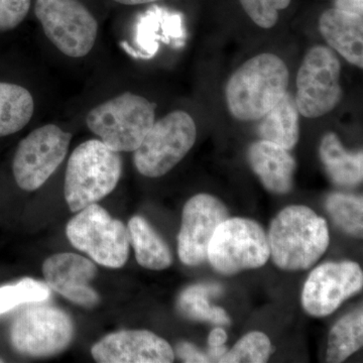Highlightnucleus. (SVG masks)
Here are the masks:
<instances>
[{"mask_svg": "<svg viewBox=\"0 0 363 363\" xmlns=\"http://www.w3.org/2000/svg\"><path fill=\"white\" fill-rule=\"evenodd\" d=\"M267 238L272 259L279 269H308L328 248V224L309 207L293 205L274 217Z\"/></svg>", "mask_w": 363, "mask_h": 363, "instance_id": "obj_1", "label": "nucleus"}, {"mask_svg": "<svg viewBox=\"0 0 363 363\" xmlns=\"http://www.w3.org/2000/svg\"><path fill=\"white\" fill-rule=\"evenodd\" d=\"M288 85L285 62L269 52L257 55L242 64L229 79L227 106L240 121L262 119L286 94Z\"/></svg>", "mask_w": 363, "mask_h": 363, "instance_id": "obj_2", "label": "nucleus"}, {"mask_svg": "<svg viewBox=\"0 0 363 363\" xmlns=\"http://www.w3.org/2000/svg\"><path fill=\"white\" fill-rule=\"evenodd\" d=\"M121 172V155L101 140H90L79 145L69 159L64 185L71 211L79 212L111 194Z\"/></svg>", "mask_w": 363, "mask_h": 363, "instance_id": "obj_3", "label": "nucleus"}, {"mask_svg": "<svg viewBox=\"0 0 363 363\" xmlns=\"http://www.w3.org/2000/svg\"><path fill=\"white\" fill-rule=\"evenodd\" d=\"M155 104L130 92L94 107L86 117L88 128L114 152H135L156 121Z\"/></svg>", "mask_w": 363, "mask_h": 363, "instance_id": "obj_4", "label": "nucleus"}, {"mask_svg": "<svg viewBox=\"0 0 363 363\" xmlns=\"http://www.w3.org/2000/svg\"><path fill=\"white\" fill-rule=\"evenodd\" d=\"M67 238L74 247L109 269H121L130 255V234L123 222L95 204L80 210L68 222Z\"/></svg>", "mask_w": 363, "mask_h": 363, "instance_id": "obj_5", "label": "nucleus"}, {"mask_svg": "<svg viewBox=\"0 0 363 363\" xmlns=\"http://www.w3.org/2000/svg\"><path fill=\"white\" fill-rule=\"evenodd\" d=\"M271 257L269 238L257 221L227 218L217 227L208 245L207 259L226 276L259 269Z\"/></svg>", "mask_w": 363, "mask_h": 363, "instance_id": "obj_6", "label": "nucleus"}, {"mask_svg": "<svg viewBox=\"0 0 363 363\" xmlns=\"http://www.w3.org/2000/svg\"><path fill=\"white\" fill-rule=\"evenodd\" d=\"M197 138V128L187 112L176 111L155 121L133 162L143 176L159 178L169 173L190 152Z\"/></svg>", "mask_w": 363, "mask_h": 363, "instance_id": "obj_7", "label": "nucleus"}, {"mask_svg": "<svg viewBox=\"0 0 363 363\" xmlns=\"http://www.w3.org/2000/svg\"><path fill=\"white\" fill-rule=\"evenodd\" d=\"M74 334L75 326L68 313L54 306H30L14 320L11 340L21 354L50 357L67 350Z\"/></svg>", "mask_w": 363, "mask_h": 363, "instance_id": "obj_8", "label": "nucleus"}, {"mask_svg": "<svg viewBox=\"0 0 363 363\" xmlns=\"http://www.w3.org/2000/svg\"><path fill=\"white\" fill-rule=\"evenodd\" d=\"M340 75L341 63L331 48L315 45L309 50L298 72V113L317 118L333 111L342 99Z\"/></svg>", "mask_w": 363, "mask_h": 363, "instance_id": "obj_9", "label": "nucleus"}, {"mask_svg": "<svg viewBox=\"0 0 363 363\" xmlns=\"http://www.w3.org/2000/svg\"><path fill=\"white\" fill-rule=\"evenodd\" d=\"M35 13L48 39L66 56L82 58L94 47L97 21L79 0H37Z\"/></svg>", "mask_w": 363, "mask_h": 363, "instance_id": "obj_10", "label": "nucleus"}, {"mask_svg": "<svg viewBox=\"0 0 363 363\" xmlns=\"http://www.w3.org/2000/svg\"><path fill=\"white\" fill-rule=\"evenodd\" d=\"M71 140L70 133L55 124L37 128L23 138L13 164L18 187L30 192L42 187L65 160Z\"/></svg>", "mask_w": 363, "mask_h": 363, "instance_id": "obj_11", "label": "nucleus"}, {"mask_svg": "<svg viewBox=\"0 0 363 363\" xmlns=\"http://www.w3.org/2000/svg\"><path fill=\"white\" fill-rule=\"evenodd\" d=\"M362 286L363 274L357 262H326L308 277L302 292L303 307L312 316H328L362 291Z\"/></svg>", "mask_w": 363, "mask_h": 363, "instance_id": "obj_12", "label": "nucleus"}, {"mask_svg": "<svg viewBox=\"0 0 363 363\" xmlns=\"http://www.w3.org/2000/svg\"><path fill=\"white\" fill-rule=\"evenodd\" d=\"M227 218L228 210L214 196L199 194L191 198L184 207L178 236L181 262L187 266L203 264L215 230Z\"/></svg>", "mask_w": 363, "mask_h": 363, "instance_id": "obj_13", "label": "nucleus"}, {"mask_svg": "<svg viewBox=\"0 0 363 363\" xmlns=\"http://www.w3.org/2000/svg\"><path fill=\"white\" fill-rule=\"evenodd\" d=\"M45 284L73 304L92 309L100 303L99 294L90 283L97 274L91 260L75 253H57L43 264Z\"/></svg>", "mask_w": 363, "mask_h": 363, "instance_id": "obj_14", "label": "nucleus"}, {"mask_svg": "<svg viewBox=\"0 0 363 363\" xmlns=\"http://www.w3.org/2000/svg\"><path fill=\"white\" fill-rule=\"evenodd\" d=\"M91 354L100 363H171L175 359L171 345L147 330L109 334L93 345Z\"/></svg>", "mask_w": 363, "mask_h": 363, "instance_id": "obj_15", "label": "nucleus"}, {"mask_svg": "<svg viewBox=\"0 0 363 363\" xmlns=\"http://www.w3.org/2000/svg\"><path fill=\"white\" fill-rule=\"evenodd\" d=\"M248 162L262 185L276 194H286L293 188L296 162L288 150L262 140L248 150Z\"/></svg>", "mask_w": 363, "mask_h": 363, "instance_id": "obj_16", "label": "nucleus"}, {"mask_svg": "<svg viewBox=\"0 0 363 363\" xmlns=\"http://www.w3.org/2000/svg\"><path fill=\"white\" fill-rule=\"evenodd\" d=\"M319 30L332 50L346 61L362 69V16L345 13L337 9H328L319 18Z\"/></svg>", "mask_w": 363, "mask_h": 363, "instance_id": "obj_17", "label": "nucleus"}, {"mask_svg": "<svg viewBox=\"0 0 363 363\" xmlns=\"http://www.w3.org/2000/svg\"><path fill=\"white\" fill-rule=\"evenodd\" d=\"M128 230L140 266L152 271H162L171 266L173 255L168 245L145 218L133 217Z\"/></svg>", "mask_w": 363, "mask_h": 363, "instance_id": "obj_18", "label": "nucleus"}, {"mask_svg": "<svg viewBox=\"0 0 363 363\" xmlns=\"http://www.w3.org/2000/svg\"><path fill=\"white\" fill-rule=\"evenodd\" d=\"M320 157L334 183L357 186L363 178L362 152H347L333 133H327L320 145Z\"/></svg>", "mask_w": 363, "mask_h": 363, "instance_id": "obj_19", "label": "nucleus"}, {"mask_svg": "<svg viewBox=\"0 0 363 363\" xmlns=\"http://www.w3.org/2000/svg\"><path fill=\"white\" fill-rule=\"evenodd\" d=\"M262 118L259 133L262 140L276 143L286 150L295 147L300 135L298 111L290 94L286 93Z\"/></svg>", "mask_w": 363, "mask_h": 363, "instance_id": "obj_20", "label": "nucleus"}, {"mask_svg": "<svg viewBox=\"0 0 363 363\" xmlns=\"http://www.w3.org/2000/svg\"><path fill=\"white\" fill-rule=\"evenodd\" d=\"M33 111L35 102L30 91L0 82V138L23 130L32 119Z\"/></svg>", "mask_w": 363, "mask_h": 363, "instance_id": "obj_21", "label": "nucleus"}, {"mask_svg": "<svg viewBox=\"0 0 363 363\" xmlns=\"http://www.w3.org/2000/svg\"><path fill=\"white\" fill-rule=\"evenodd\" d=\"M362 310L350 313L334 325L328 337L327 362H342L362 347Z\"/></svg>", "mask_w": 363, "mask_h": 363, "instance_id": "obj_22", "label": "nucleus"}, {"mask_svg": "<svg viewBox=\"0 0 363 363\" xmlns=\"http://www.w3.org/2000/svg\"><path fill=\"white\" fill-rule=\"evenodd\" d=\"M217 285H195L182 292L178 300V308L184 316L200 321L215 324L229 325L230 318L220 307L210 305L208 298L221 294Z\"/></svg>", "mask_w": 363, "mask_h": 363, "instance_id": "obj_23", "label": "nucleus"}, {"mask_svg": "<svg viewBox=\"0 0 363 363\" xmlns=\"http://www.w3.org/2000/svg\"><path fill=\"white\" fill-rule=\"evenodd\" d=\"M326 209L334 222L345 233L354 236L362 235L363 201L362 197L334 193L327 199Z\"/></svg>", "mask_w": 363, "mask_h": 363, "instance_id": "obj_24", "label": "nucleus"}, {"mask_svg": "<svg viewBox=\"0 0 363 363\" xmlns=\"http://www.w3.org/2000/svg\"><path fill=\"white\" fill-rule=\"evenodd\" d=\"M50 290L47 284L30 278L0 286V314L11 311L18 306L45 302L51 295Z\"/></svg>", "mask_w": 363, "mask_h": 363, "instance_id": "obj_25", "label": "nucleus"}, {"mask_svg": "<svg viewBox=\"0 0 363 363\" xmlns=\"http://www.w3.org/2000/svg\"><path fill=\"white\" fill-rule=\"evenodd\" d=\"M272 344L266 334L250 332L226 351L219 360L222 363H264L271 355Z\"/></svg>", "mask_w": 363, "mask_h": 363, "instance_id": "obj_26", "label": "nucleus"}, {"mask_svg": "<svg viewBox=\"0 0 363 363\" xmlns=\"http://www.w3.org/2000/svg\"><path fill=\"white\" fill-rule=\"evenodd\" d=\"M253 23L262 28H271L279 20V11L290 6L292 0H240Z\"/></svg>", "mask_w": 363, "mask_h": 363, "instance_id": "obj_27", "label": "nucleus"}, {"mask_svg": "<svg viewBox=\"0 0 363 363\" xmlns=\"http://www.w3.org/2000/svg\"><path fill=\"white\" fill-rule=\"evenodd\" d=\"M32 0H0V32L13 30L25 20Z\"/></svg>", "mask_w": 363, "mask_h": 363, "instance_id": "obj_28", "label": "nucleus"}, {"mask_svg": "<svg viewBox=\"0 0 363 363\" xmlns=\"http://www.w3.org/2000/svg\"><path fill=\"white\" fill-rule=\"evenodd\" d=\"M177 353H178L179 357L183 359L184 362H210L207 352L198 350L195 345L191 343L183 342L178 344V346H177Z\"/></svg>", "mask_w": 363, "mask_h": 363, "instance_id": "obj_29", "label": "nucleus"}, {"mask_svg": "<svg viewBox=\"0 0 363 363\" xmlns=\"http://www.w3.org/2000/svg\"><path fill=\"white\" fill-rule=\"evenodd\" d=\"M335 9L357 16L363 14V0H335Z\"/></svg>", "mask_w": 363, "mask_h": 363, "instance_id": "obj_30", "label": "nucleus"}, {"mask_svg": "<svg viewBox=\"0 0 363 363\" xmlns=\"http://www.w3.org/2000/svg\"><path fill=\"white\" fill-rule=\"evenodd\" d=\"M227 340V334L225 330L222 328H215L209 334L208 337V344L210 347H218V346L224 345Z\"/></svg>", "mask_w": 363, "mask_h": 363, "instance_id": "obj_31", "label": "nucleus"}, {"mask_svg": "<svg viewBox=\"0 0 363 363\" xmlns=\"http://www.w3.org/2000/svg\"><path fill=\"white\" fill-rule=\"evenodd\" d=\"M227 348L225 346H218V347H210V350L206 351L208 358L210 362H219L220 358L225 354Z\"/></svg>", "mask_w": 363, "mask_h": 363, "instance_id": "obj_32", "label": "nucleus"}, {"mask_svg": "<svg viewBox=\"0 0 363 363\" xmlns=\"http://www.w3.org/2000/svg\"><path fill=\"white\" fill-rule=\"evenodd\" d=\"M113 1L124 6H140V4H152L160 0H113Z\"/></svg>", "mask_w": 363, "mask_h": 363, "instance_id": "obj_33", "label": "nucleus"}, {"mask_svg": "<svg viewBox=\"0 0 363 363\" xmlns=\"http://www.w3.org/2000/svg\"><path fill=\"white\" fill-rule=\"evenodd\" d=\"M0 362H4V359L1 357H0Z\"/></svg>", "mask_w": 363, "mask_h": 363, "instance_id": "obj_34", "label": "nucleus"}]
</instances>
